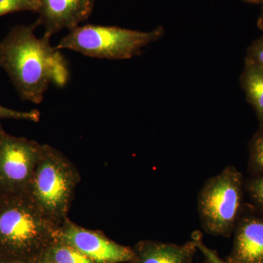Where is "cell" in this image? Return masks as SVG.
<instances>
[{"mask_svg":"<svg viewBox=\"0 0 263 263\" xmlns=\"http://www.w3.org/2000/svg\"><path fill=\"white\" fill-rule=\"evenodd\" d=\"M245 187L254 205L263 212V174L248 180Z\"/></svg>","mask_w":263,"mask_h":263,"instance_id":"obj_15","label":"cell"},{"mask_svg":"<svg viewBox=\"0 0 263 263\" xmlns=\"http://www.w3.org/2000/svg\"><path fill=\"white\" fill-rule=\"evenodd\" d=\"M57 239L77 249L96 263H131L136 259L133 249L97 232L76 226L68 219L58 228Z\"/></svg>","mask_w":263,"mask_h":263,"instance_id":"obj_7","label":"cell"},{"mask_svg":"<svg viewBox=\"0 0 263 263\" xmlns=\"http://www.w3.org/2000/svg\"><path fill=\"white\" fill-rule=\"evenodd\" d=\"M40 118H41V113L37 110L20 111V110H13L0 105V119H12L37 122H39Z\"/></svg>","mask_w":263,"mask_h":263,"instance_id":"obj_16","label":"cell"},{"mask_svg":"<svg viewBox=\"0 0 263 263\" xmlns=\"http://www.w3.org/2000/svg\"><path fill=\"white\" fill-rule=\"evenodd\" d=\"M134 251L136 259L131 263H194L197 248L193 239L183 245L149 240Z\"/></svg>","mask_w":263,"mask_h":263,"instance_id":"obj_10","label":"cell"},{"mask_svg":"<svg viewBox=\"0 0 263 263\" xmlns=\"http://www.w3.org/2000/svg\"><path fill=\"white\" fill-rule=\"evenodd\" d=\"M245 1L252 3H261V4H262L263 3V0H245Z\"/></svg>","mask_w":263,"mask_h":263,"instance_id":"obj_21","label":"cell"},{"mask_svg":"<svg viewBox=\"0 0 263 263\" xmlns=\"http://www.w3.org/2000/svg\"><path fill=\"white\" fill-rule=\"evenodd\" d=\"M37 22L18 25L0 41V67L7 72L24 100L39 104L50 85L63 87L69 79L67 62L50 43L36 36Z\"/></svg>","mask_w":263,"mask_h":263,"instance_id":"obj_1","label":"cell"},{"mask_svg":"<svg viewBox=\"0 0 263 263\" xmlns=\"http://www.w3.org/2000/svg\"><path fill=\"white\" fill-rule=\"evenodd\" d=\"M94 5L95 0H41L36 22L43 26L44 35L51 37L62 29L79 27L89 18Z\"/></svg>","mask_w":263,"mask_h":263,"instance_id":"obj_8","label":"cell"},{"mask_svg":"<svg viewBox=\"0 0 263 263\" xmlns=\"http://www.w3.org/2000/svg\"><path fill=\"white\" fill-rule=\"evenodd\" d=\"M38 9L36 0H0V17L15 12H37Z\"/></svg>","mask_w":263,"mask_h":263,"instance_id":"obj_14","label":"cell"},{"mask_svg":"<svg viewBox=\"0 0 263 263\" xmlns=\"http://www.w3.org/2000/svg\"><path fill=\"white\" fill-rule=\"evenodd\" d=\"M2 263H31L30 257H15L5 259Z\"/></svg>","mask_w":263,"mask_h":263,"instance_id":"obj_19","label":"cell"},{"mask_svg":"<svg viewBox=\"0 0 263 263\" xmlns=\"http://www.w3.org/2000/svg\"><path fill=\"white\" fill-rule=\"evenodd\" d=\"M79 174L70 160L48 145L41 156L25 195L48 220L60 228L67 219Z\"/></svg>","mask_w":263,"mask_h":263,"instance_id":"obj_3","label":"cell"},{"mask_svg":"<svg viewBox=\"0 0 263 263\" xmlns=\"http://www.w3.org/2000/svg\"><path fill=\"white\" fill-rule=\"evenodd\" d=\"M245 61L252 62L263 68V34L248 48Z\"/></svg>","mask_w":263,"mask_h":263,"instance_id":"obj_18","label":"cell"},{"mask_svg":"<svg viewBox=\"0 0 263 263\" xmlns=\"http://www.w3.org/2000/svg\"><path fill=\"white\" fill-rule=\"evenodd\" d=\"M5 133V131L4 130V129H3V127H2L1 124H0V141H1L2 138H3V135H4Z\"/></svg>","mask_w":263,"mask_h":263,"instance_id":"obj_22","label":"cell"},{"mask_svg":"<svg viewBox=\"0 0 263 263\" xmlns=\"http://www.w3.org/2000/svg\"><path fill=\"white\" fill-rule=\"evenodd\" d=\"M164 29L148 32L111 26L86 24L76 27L62 38L57 49H68L85 56L107 60H128L163 37Z\"/></svg>","mask_w":263,"mask_h":263,"instance_id":"obj_4","label":"cell"},{"mask_svg":"<svg viewBox=\"0 0 263 263\" xmlns=\"http://www.w3.org/2000/svg\"><path fill=\"white\" fill-rule=\"evenodd\" d=\"M36 1H37V3H40V1H41V0H36Z\"/></svg>","mask_w":263,"mask_h":263,"instance_id":"obj_24","label":"cell"},{"mask_svg":"<svg viewBox=\"0 0 263 263\" xmlns=\"http://www.w3.org/2000/svg\"><path fill=\"white\" fill-rule=\"evenodd\" d=\"M5 259L4 257H3V256L1 255V254H0V263H2L3 262V261L5 260Z\"/></svg>","mask_w":263,"mask_h":263,"instance_id":"obj_23","label":"cell"},{"mask_svg":"<svg viewBox=\"0 0 263 263\" xmlns=\"http://www.w3.org/2000/svg\"><path fill=\"white\" fill-rule=\"evenodd\" d=\"M249 169L254 176L263 174V126L259 127L249 145Z\"/></svg>","mask_w":263,"mask_h":263,"instance_id":"obj_13","label":"cell"},{"mask_svg":"<svg viewBox=\"0 0 263 263\" xmlns=\"http://www.w3.org/2000/svg\"><path fill=\"white\" fill-rule=\"evenodd\" d=\"M58 227L48 220L25 193L0 194V254L30 257L50 240Z\"/></svg>","mask_w":263,"mask_h":263,"instance_id":"obj_2","label":"cell"},{"mask_svg":"<svg viewBox=\"0 0 263 263\" xmlns=\"http://www.w3.org/2000/svg\"><path fill=\"white\" fill-rule=\"evenodd\" d=\"M193 239L196 243L197 250L200 251L206 263H228L219 257V254L214 249L209 248L202 242L201 233L195 232L193 235Z\"/></svg>","mask_w":263,"mask_h":263,"instance_id":"obj_17","label":"cell"},{"mask_svg":"<svg viewBox=\"0 0 263 263\" xmlns=\"http://www.w3.org/2000/svg\"><path fill=\"white\" fill-rule=\"evenodd\" d=\"M42 146L5 132L0 141V194L25 193Z\"/></svg>","mask_w":263,"mask_h":263,"instance_id":"obj_6","label":"cell"},{"mask_svg":"<svg viewBox=\"0 0 263 263\" xmlns=\"http://www.w3.org/2000/svg\"><path fill=\"white\" fill-rule=\"evenodd\" d=\"M257 25H258V27L261 30L263 31V3H262V12H261L260 15H259L258 22H257Z\"/></svg>","mask_w":263,"mask_h":263,"instance_id":"obj_20","label":"cell"},{"mask_svg":"<svg viewBox=\"0 0 263 263\" xmlns=\"http://www.w3.org/2000/svg\"><path fill=\"white\" fill-rule=\"evenodd\" d=\"M228 263H263V216H240L234 230Z\"/></svg>","mask_w":263,"mask_h":263,"instance_id":"obj_9","label":"cell"},{"mask_svg":"<svg viewBox=\"0 0 263 263\" xmlns=\"http://www.w3.org/2000/svg\"><path fill=\"white\" fill-rule=\"evenodd\" d=\"M240 84L247 100L257 115L259 127L263 126V68L245 61V68L240 78Z\"/></svg>","mask_w":263,"mask_h":263,"instance_id":"obj_11","label":"cell"},{"mask_svg":"<svg viewBox=\"0 0 263 263\" xmlns=\"http://www.w3.org/2000/svg\"><path fill=\"white\" fill-rule=\"evenodd\" d=\"M243 176L233 166L205 181L197 199L198 213L204 230L216 236L230 237L241 216Z\"/></svg>","mask_w":263,"mask_h":263,"instance_id":"obj_5","label":"cell"},{"mask_svg":"<svg viewBox=\"0 0 263 263\" xmlns=\"http://www.w3.org/2000/svg\"><path fill=\"white\" fill-rule=\"evenodd\" d=\"M49 259L51 263H96L77 249L59 240L50 250Z\"/></svg>","mask_w":263,"mask_h":263,"instance_id":"obj_12","label":"cell"}]
</instances>
